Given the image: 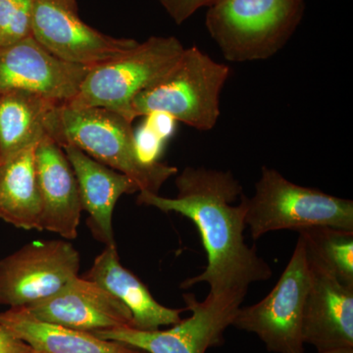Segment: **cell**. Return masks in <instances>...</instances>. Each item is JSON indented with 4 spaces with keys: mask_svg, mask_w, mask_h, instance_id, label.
Returning a JSON list of instances; mask_svg holds the SVG:
<instances>
[{
    "mask_svg": "<svg viewBox=\"0 0 353 353\" xmlns=\"http://www.w3.org/2000/svg\"><path fill=\"white\" fill-rule=\"evenodd\" d=\"M59 104L25 90L0 92V159L50 138L51 121Z\"/></svg>",
    "mask_w": 353,
    "mask_h": 353,
    "instance_id": "cell-18",
    "label": "cell"
},
{
    "mask_svg": "<svg viewBox=\"0 0 353 353\" xmlns=\"http://www.w3.org/2000/svg\"><path fill=\"white\" fill-rule=\"evenodd\" d=\"M187 311L192 316L171 329L143 331L120 327L92 334L103 340L124 343L145 353H205L224 343V334L233 324L236 311L245 299L236 296L208 294L199 301L192 292L183 294Z\"/></svg>",
    "mask_w": 353,
    "mask_h": 353,
    "instance_id": "cell-8",
    "label": "cell"
},
{
    "mask_svg": "<svg viewBox=\"0 0 353 353\" xmlns=\"http://www.w3.org/2000/svg\"><path fill=\"white\" fill-rule=\"evenodd\" d=\"M132 121L101 108H72L59 104L53 114L50 139L60 146L80 148L88 157L129 176L139 192L159 194L178 168L146 162L139 155Z\"/></svg>",
    "mask_w": 353,
    "mask_h": 353,
    "instance_id": "cell-2",
    "label": "cell"
},
{
    "mask_svg": "<svg viewBox=\"0 0 353 353\" xmlns=\"http://www.w3.org/2000/svg\"><path fill=\"white\" fill-rule=\"evenodd\" d=\"M218 0H202V7L204 6H211L212 4H214L215 2H217Z\"/></svg>",
    "mask_w": 353,
    "mask_h": 353,
    "instance_id": "cell-25",
    "label": "cell"
},
{
    "mask_svg": "<svg viewBox=\"0 0 353 353\" xmlns=\"http://www.w3.org/2000/svg\"><path fill=\"white\" fill-rule=\"evenodd\" d=\"M61 148L75 174L83 210L88 212V226L92 234L105 246L116 245L114 208L123 194L138 192V185L125 174L97 161L76 146L65 145Z\"/></svg>",
    "mask_w": 353,
    "mask_h": 353,
    "instance_id": "cell-15",
    "label": "cell"
},
{
    "mask_svg": "<svg viewBox=\"0 0 353 353\" xmlns=\"http://www.w3.org/2000/svg\"><path fill=\"white\" fill-rule=\"evenodd\" d=\"M304 10V0H218L209 6L205 26L228 61H260L285 48Z\"/></svg>",
    "mask_w": 353,
    "mask_h": 353,
    "instance_id": "cell-3",
    "label": "cell"
},
{
    "mask_svg": "<svg viewBox=\"0 0 353 353\" xmlns=\"http://www.w3.org/2000/svg\"><path fill=\"white\" fill-rule=\"evenodd\" d=\"M306 248L341 284L353 290V231L330 226L307 228L297 232Z\"/></svg>",
    "mask_w": 353,
    "mask_h": 353,
    "instance_id": "cell-20",
    "label": "cell"
},
{
    "mask_svg": "<svg viewBox=\"0 0 353 353\" xmlns=\"http://www.w3.org/2000/svg\"><path fill=\"white\" fill-rule=\"evenodd\" d=\"M310 285L306 246L299 240L277 284L259 303L236 311L233 324L256 334L273 353H305L303 314Z\"/></svg>",
    "mask_w": 353,
    "mask_h": 353,
    "instance_id": "cell-7",
    "label": "cell"
},
{
    "mask_svg": "<svg viewBox=\"0 0 353 353\" xmlns=\"http://www.w3.org/2000/svg\"><path fill=\"white\" fill-rule=\"evenodd\" d=\"M185 48L175 37H150L129 52L92 67L75 97L66 104L108 109L134 122V97L161 79Z\"/></svg>",
    "mask_w": 353,
    "mask_h": 353,
    "instance_id": "cell-6",
    "label": "cell"
},
{
    "mask_svg": "<svg viewBox=\"0 0 353 353\" xmlns=\"http://www.w3.org/2000/svg\"><path fill=\"white\" fill-rule=\"evenodd\" d=\"M37 145L0 159V220L18 229L41 231Z\"/></svg>",
    "mask_w": 353,
    "mask_h": 353,
    "instance_id": "cell-19",
    "label": "cell"
},
{
    "mask_svg": "<svg viewBox=\"0 0 353 353\" xmlns=\"http://www.w3.org/2000/svg\"><path fill=\"white\" fill-rule=\"evenodd\" d=\"M83 278L97 283L117 297L132 317L134 328L154 331L162 326H174L182 320L187 309L168 308L158 303L146 285L120 262L117 246H105Z\"/></svg>",
    "mask_w": 353,
    "mask_h": 353,
    "instance_id": "cell-16",
    "label": "cell"
},
{
    "mask_svg": "<svg viewBox=\"0 0 353 353\" xmlns=\"http://www.w3.org/2000/svg\"><path fill=\"white\" fill-rule=\"evenodd\" d=\"M90 69L55 57L29 36L0 46V92L25 90L66 103Z\"/></svg>",
    "mask_w": 353,
    "mask_h": 353,
    "instance_id": "cell-11",
    "label": "cell"
},
{
    "mask_svg": "<svg viewBox=\"0 0 353 353\" xmlns=\"http://www.w3.org/2000/svg\"><path fill=\"white\" fill-rule=\"evenodd\" d=\"M34 159L41 201V231L75 240L83 206L68 158L57 141L46 138L37 145Z\"/></svg>",
    "mask_w": 353,
    "mask_h": 353,
    "instance_id": "cell-14",
    "label": "cell"
},
{
    "mask_svg": "<svg viewBox=\"0 0 353 353\" xmlns=\"http://www.w3.org/2000/svg\"><path fill=\"white\" fill-rule=\"evenodd\" d=\"M306 252L310 285L304 307V343L318 352L353 347V290L341 284L307 248Z\"/></svg>",
    "mask_w": 353,
    "mask_h": 353,
    "instance_id": "cell-13",
    "label": "cell"
},
{
    "mask_svg": "<svg viewBox=\"0 0 353 353\" xmlns=\"http://www.w3.org/2000/svg\"><path fill=\"white\" fill-rule=\"evenodd\" d=\"M32 350L0 326V353H31Z\"/></svg>",
    "mask_w": 353,
    "mask_h": 353,
    "instance_id": "cell-23",
    "label": "cell"
},
{
    "mask_svg": "<svg viewBox=\"0 0 353 353\" xmlns=\"http://www.w3.org/2000/svg\"><path fill=\"white\" fill-rule=\"evenodd\" d=\"M231 68L197 46L185 48L161 79L132 103L134 118L161 113L199 131H210L220 117V97Z\"/></svg>",
    "mask_w": 353,
    "mask_h": 353,
    "instance_id": "cell-4",
    "label": "cell"
},
{
    "mask_svg": "<svg viewBox=\"0 0 353 353\" xmlns=\"http://www.w3.org/2000/svg\"><path fill=\"white\" fill-rule=\"evenodd\" d=\"M21 308L39 321L78 331L134 328L129 309L101 285L82 276L54 296Z\"/></svg>",
    "mask_w": 353,
    "mask_h": 353,
    "instance_id": "cell-12",
    "label": "cell"
},
{
    "mask_svg": "<svg viewBox=\"0 0 353 353\" xmlns=\"http://www.w3.org/2000/svg\"><path fill=\"white\" fill-rule=\"evenodd\" d=\"M31 36L55 57L81 66H97L134 50V39L113 38L83 22L77 0H36Z\"/></svg>",
    "mask_w": 353,
    "mask_h": 353,
    "instance_id": "cell-10",
    "label": "cell"
},
{
    "mask_svg": "<svg viewBox=\"0 0 353 353\" xmlns=\"http://www.w3.org/2000/svg\"><path fill=\"white\" fill-rule=\"evenodd\" d=\"M36 0H0V46L31 36Z\"/></svg>",
    "mask_w": 353,
    "mask_h": 353,
    "instance_id": "cell-21",
    "label": "cell"
},
{
    "mask_svg": "<svg viewBox=\"0 0 353 353\" xmlns=\"http://www.w3.org/2000/svg\"><path fill=\"white\" fill-rule=\"evenodd\" d=\"M176 25L183 24L202 7V0H158Z\"/></svg>",
    "mask_w": 353,
    "mask_h": 353,
    "instance_id": "cell-22",
    "label": "cell"
},
{
    "mask_svg": "<svg viewBox=\"0 0 353 353\" xmlns=\"http://www.w3.org/2000/svg\"><path fill=\"white\" fill-rule=\"evenodd\" d=\"M176 196L139 192L137 203L189 218L201 234L208 266L181 284L183 290L208 284L213 296L245 299L250 285L273 275L270 265L245 243L246 196L231 171L187 167L176 178Z\"/></svg>",
    "mask_w": 353,
    "mask_h": 353,
    "instance_id": "cell-1",
    "label": "cell"
},
{
    "mask_svg": "<svg viewBox=\"0 0 353 353\" xmlns=\"http://www.w3.org/2000/svg\"><path fill=\"white\" fill-rule=\"evenodd\" d=\"M318 353H353V347L336 348V350H325Z\"/></svg>",
    "mask_w": 353,
    "mask_h": 353,
    "instance_id": "cell-24",
    "label": "cell"
},
{
    "mask_svg": "<svg viewBox=\"0 0 353 353\" xmlns=\"http://www.w3.org/2000/svg\"><path fill=\"white\" fill-rule=\"evenodd\" d=\"M31 353H37L36 352H34V350H32V352Z\"/></svg>",
    "mask_w": 353,
    "mask_h": 353,
    "instance_id": "cell-26",
    "label": "cell"
},
{
    "mask_svg": "<svg viewBox=\"0 0 353 353\" xmlns=\"http://www.w3.org/2000/svg\"><path fill=\"white\" fill-rule=\"evenodd\" d=\"M0 326L37 353H145L90 332L39 321L21 307L0 312Z\"/></svg>",
    "mask_w": 353,
    "mask_h": 353,
    "instance_id": "cell-17",
    "label": "cell"
},
{
    "mask_svg": "<svg viewBox=\"0 0 353 353\" xmlns=\"http://www.w3.org/2000/svg\"><path fill=\"white\" fill-rule=\"evenodd\" d=\"M246 227L253 240L270 232L330 226L353 231V201L296 185L262 166L254 194L246 197Z\"/></svg>",
    "mask_w": 353,
    "mask_h": 353,
    "instance_id": "cell-5",
    "label": "cell"
},
{
    "mask_svg": "<svg viewBox=\"0 0 353 353\" xmlns=\"http://www.w3.org/2000/svg\"><path fill=\"white\" fill-rule=\"evenodd\" d=\"M80 266L69 241H31L0 260V304L25 307L54 296L80 276Z\"/></svg>",
    "mask_w": 353,
    "mask_h": 353,
    "instance_id": "cell-9",
    "label": "cell"
}]
</instances>
